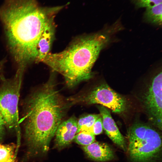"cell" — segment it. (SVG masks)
<instances>
[{
    "label": "cell",
    "mask_w": 162,
    "mask_h": 162,
    "mask_svg": "<svg viewBox=\"0 0 162 162\" xmlns=\"http://www.w3.org/2000/svg\"><path fill=\"white\" fill-rule=\"evenodd\" d=\"M23 72L17 70L13 77L2 79L0 86V114L6 129L20 131L18 104Z\"/></svg>",
    "instance_id": "5"
},
{
    "label": "cell",
    "mask_w": 162,
    "mask_h": 162,
    "mask_svg": "<svg viewBox=\"0 0 162 162\" xmlns=\"http://www.w3.org/2000/svg\"><path fill=\"white\" fill-rule=\"evenodd\" d=\"M5 62L4 59L0 61V80L4 78L2 76L1 74Z\"/></svg>",
    "instance_id": "19"
},
{
    "label": "cell",
    "mask_w": 162,
    "mask_h": 162,
    "mask_svg": "<svg viewBox=\"0 0 162 162\" xmlns=\"http://www.w3.org/2000/svg\"><path fill=\"white\" fill-rule=\"evenodd\" d=\"M82 148L87 156L94 160L101 162L112 160L114 158L113 151L106 143L94 142Z\"/></svg>",
    "instance_id": "11"
},
{
    "label": "cell",
    "mask_w": 162,
    "mask_h": 162,
    "mask_svg": "<svg viewBox=\"0 0 162 162\" xmlns=\"http://www.w3.org/2000/svg\"><path fill=\"white\" fill-rule=\"evenodd\" d=\"M54 17L51 19L46 25L38 42V55L35 61L37 63L42 62L49 53L55 33Z\"/></svg>",
    "instance_id": "10"
},
{
    "label": "cell",
    "mask_w": 162,
    "mask_h": 162,
    "mask_svg": "<svg viewBox=\"0 0 162 162\" xmlns=\"http://www.w3.org/2000/svg\"><path fill=\"white\" fill-rule=\"evenodd\" d=\"M136 6L138 8H146L162 3V0H133Z\"/></svg>",
    "instance_id": "16"
},
{
    "label": "cell",
    "mask_w": 162,
    "mask_h": 162,
    "mask_svg": "<svg viewBox=\"0 0 162 162\" xmlns=\"http://www.w3.org/2000/svg\"><path fill=\"white\" fill-rule=\"evenodd\" d=\"M77 120L74 116L62 122L56 132V143L59 148L69 145L76 134Z\"/></svg>",
    "instance_id": "9"
},
{
    "label": "cell",
    "mask_w": 162,
    "mask_h": 162,
    "mask_svg": "<svg viewBox=\"0 0 162 162\" xmlns=\"http://www.w3.org/2000/svg\"><path fill=\"white\" fill-rule=\"evenodd\" d=\"M139 97L140 104L151 124L162 129V72L152 78Z\"/></svg>",
    "instance_id": "7"
},
{
    "label": "cell",
    "mask_w": 162,
    "mask_h": 162,
    "mask_svg": "<svg viewBox=\"0 0 162 162\" xmlns=\"http://www.w3.org/2000/svg\"><path fill=\"white\" fill-rule=\"evenodd\" d=\"M68 100L72 105L76 103L88 105L99 104L118 113L125 111L128 106L126 98L106 83L100 84L83 94Z\"/></svg>",
    "instance_id": "6"
},
{
    "label": "cell",
    "mask_w": 162,
    "mask_h": 162,
    "mask_svg": "<svg viewBox=\"0 0 162 162\" xmlns=\"http://www.w3.org/2000/svg\"><path fill=\"white\" fill-rule=\"evenodd\" d=\"M108 32L79 38L63 51L49 52L42 62L62 74L67 86L72 88L92 77L93 66L110 40Z\"/></svg>",
    "instance_id": "3"
},
{
    "label": "cell",
    "mask_w": 162,
    "mask_h": 162,
    "mask_svg": "<svg viewBox=\"0 0 162 162\" xmlns=\"http://www.w3.org/2000/svg\"><path fill=\"white\" fill-rule=\"evenodd\" d=\"M16 146L0 143V162H15Z\"/></svg>",
    "instance_id": "14"
},
{
    "label": "cell",
    "mask_w": 162,
    "mask_h": 162,
    "mask_svg": "<svg viewBox=\"0 0 162 162\" xmlns=\"http://www.w3.org/2000/svg\"><path fill=\"white\" fill-rule=\"evenodd\" d=\"M128 136L129 153L134 162L149 161L160 150L161 140L160 134L147 124L134 123L129 128Z\"/></svg>",
    "instance_id": "4"
},
{
    "label": "cell",
    "mask_w": 162,
    "mask_h": 162,
    "mask_svg": "<svg viewBox=\"0 0 162 162\" xmlns=\"http://www.w3.org/2000/svg\"><path fill=\"white\" fill-rule=\"evenodd\" d=\"M162 3L146 8L144 17L146 20L154 24H162Z\"/></svg>",
    "instance_id": "12"
},
{
    "label": "cell",
    "mask_w": 162,
    "mask_h": 162,
    "mask_svg": "<svg viewBox=\"0 0 162 162\" xmlns=\"http://www.w3.org/2000/svg\"><path fill=\"white\" fill-rule=\"evenodd\" d=\"M63 6L42 8L36 0H6L0 8L10 51L19 69L35 62L37 45L49 20Z\"/></svg>",
    "instance_id": "2"
},
{
    "label": "cell",
    "mask_w": 162,
    "mask_h": 162,
    "mask_svg": "<svg viewBox=\"0 0 162 162\" xmlns=\"http://www.w3.org/2000/svg\"><path fill=\"white\" fill-rule=\"evenodd\" d=\"M97 107L102 117L103 129L115 144L125 151L127 147L124 139L111 116L110 110L101 105Z\"/></svg>",
    "instance_id": "8"
},
{
    "label": "cell",
    "mask_w": 162,
    "mask_h": 162,
    "mask_svg": "<svg viewBox=\"0 0 162 162\" xmlns=\"http://www.w3.org/2000/svg\"><path fill=\"white\" fill-rule=\"evenodd\" d=\"M74 140L78 144L87 146L94 142L95 135L89 131L84 130L77 134Z\"/></svg>",
    "instance_id": "15"
},
{
    "label": "cell",
    "mask_w": 162,
    "mask_h": 162,
    "mask_svg": "<svg viewBox=\"0 0 162 162\" xmlns=\"http://www.w3.org/2000/svg\"><path fill=\"white\" fill-rule=\"evenodd\" d=\"M6 128L3 119L0 114V143H2L4 138Z\"/></svg>",
    "instance_id": "18"
},
{
    "label": "cell",
    "mask_w": 162,
    "mask_h": 162,
    "mask_svg": "<svg viewBox=\"0 0 162 162\" xmlns=\"http://www.w3.org/2000/svg\"><path fill=\"white\" fill-rule=\"evenodd\" d=\"M100 116V114H89L80 117L77 120L76 134L84 130H89L96 120Z\"/></svg>",
    "instance_id": "13"
},
{
    "label": "cell",
    "mask_w": 162,
    "mask_h": 162,
    "mask_svg": "<svg viewBox=\"0 0 162 162\" xmlns=\"http://www.w3.org/2000/svg\"><path fill=\"white\" fill-rule=\"evenodd\" d=\"M71 105L60 94L52 76L26 98L19 120L22 126L26 147L22 162L49 150L52 139Z\"/></svg>",
    "instance_id": "1"
},
{
    "label": "cell",
    "mask_w": 162,
    "mask_h": 162,
    "mask_svg": "<svg viewBox=\"0 0 162 162\" xmlns=\"http://www.w3.org/2000/svg\"><path fill=\"white\" fill-rule=\"evenodd\" d=\"M103 130L102 119L101 116L95 121L91 128L88 131L94 135L101 134Z\"/></svg>",
    "instance_id": "17"
}]
</instances>
